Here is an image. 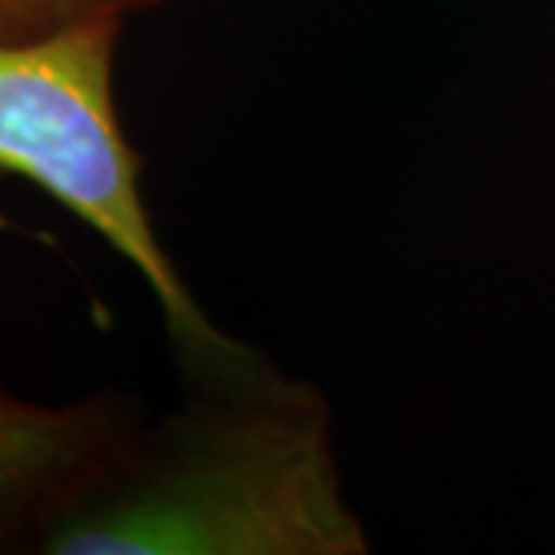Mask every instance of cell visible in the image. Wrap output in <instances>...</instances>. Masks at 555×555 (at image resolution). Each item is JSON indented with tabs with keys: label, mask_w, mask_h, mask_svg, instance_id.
Segmentation results:
<instances>
[{
	"label": "cell",
	"mask_w": 555,
	"mask_h": 555,
	"mask_svg": "<svg viewBox=\"0 0 555 555\" xmlns=\"http://www.w3.org/2000/svg\"><path fill=\"white\" fill-rule=\"evenodd\" d=\"M62 555H352L364 531L343 503L315 416L250 414L179 448L130 491L65 518Z\"/></svg>",
	"instance_id": "6da1fadb"
},
{
	"label": "cell",
	"mask_w": 555,
	"mask_h": 555,
	"mask_svg": "<svg viewBox=\"0 0 555 555\" xmlns=\"http://www.w3.org/2000/svg\"><path fill=\"white\" fill-rule=\"evenodd\" d=\"M118 16L68 25L28 43H0V170L31 179L133 262L173 337L214 367L241 349L204 318L160 250L139 192V158L112 96Z\"/></svg>",
	"instance_id": "7a4b0ae2"
},
{
	"label": "cell",
	"mask_w": 555,
	"mask_h": 555,
	"mask_svg": "<svg viewBox=\"0 0 555 555\" xmlns=\"http://www.w3.org/2000/svg\"><path fill=\"white\" fill-rule=\"evenodd\" d=\"M87 444L90 420L83 414L38 408L0 392V506L72 469Z\"/></svg>",
	"instance_id": "3957f363"
},
{
	"label": "cell",
	"mask_w": 555,
	"mask_h": 555,
	"mask_svg": "<svg viewBox=\"0 0 555 555\" xmlns=\"http://www.w3.org/2000/svg\"><path fill=\"white\" fill-rule=\"evenodd\" d=\"M149 3L158 0H0V43H28L102 16L124 20Z\"/></svg>",
	"instance_id": "277c9868"
}]
</instances>
